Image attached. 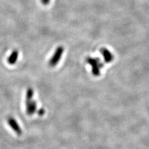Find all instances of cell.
<instances>
[{
	"label": "cell",
	"mask_w": 149,
	"mask_h": 149,
	"mask_svg": "<svg viewBox=\"0 0 149 149\" xmlns=\"http://www.w3.org/2000/svg\"><path fill=\"white\" fill-rule=\"evenodd\" d=\"M87 62L92 67V72L95 76H98L100 74V68L102 67V64L101 63L98 58H94L88 57L86 59Z\"/></svg>",
	"instance_id": "6da1fadb"
},
{
	"label": "cell",
	"mask_w": 149,
	"mask_h": 149,
	"mask_svg": "<svg viewBox=\"0 0 149 149\" xmlns=\"http://www.w3.org/2000/svg\"><path fill=\"white\" fill-rule=\"evenodd\" d=\"M63 51H64V49L62 46H60L57 48L52 58H51L50 60H49V66L54 67L57 65V64L58 63V62L60 60V58L62 57Z\"/></svg>",
	"instance_id": "7a4b0ae2"
},
{
	"label": "cell",
	"mask_w": 149,
	"mask_h": 149,
	"mask_svg": "<svg viewBox=\"0 0 149 149\" xmlns=\"http://www.w3.org/2000/svg\"><path fill=\"white\" fill-rule=\"evenodd\" d=\"M26 109L27 113L29 115H32L34 113L37 109L36 102L34 101H26Z\"/></svg>",
	"instance_id": "3957f363"
},
{
	"label": "cell",
	"mask_w": 149,
	"mask_h": 149,
	"mask_svg": "<svg viewBox=\"0 0 149 149\" xmlns=\"http://www.w3.org/2000/svg\"><path fill=\"white\" fill-rule=\"evenodd\" d=\"M19 52L18 51L15 50L9 55V57L8 58V62L9 65H14L16 63L17 60L18 58Z\"/></svg>",
	"instance_id": "277c9868"
},
{
	"label": "cell",
	"mask_w": 149,
	"mask_h": 149,
	"mask_svg": "<svg viewBox=\"0 0 149 149\" xmlns=\"http://www.w3.org/2000/svg\"><path fill=\"white\" fill-rule=\"evenodd\" d=\"M8 123L9 125H10L16 132H17V134L21 133V129H19V125H17V123L16 121V120H15V119L11 118H9Z\"/></svg>",
	"instance_id": "5b68a950"
},
{
	"label": "cell",
	"mask_w": 149,
	"mask_h": 149,
	"mask_svg": "<svg viewBox=\"0 0 149 149\" xmlns=\"http://www.w3.org/2000/svg\"><path fill=\"white\" fill-rule=\"evenodd\" d=\"M101 52L102 54V55H103L105 61L106 62H110L112 59H113V56H112V54L109 51L106 49H102Z\"/></svg>",
	"instance_id": "8992f818"
},
{
	"label": "cell",
	"mask_w": 149,
	"mask_h": 149,
	"mask_svg": "<svg viewBox=\"0 0 149 149\" xmlns=\"http://www.w3.org/2000/svg\"><path fill=\"white\" fill-rule=\"evenodd\" d=\"M33 95H34L33 90H32V88H29V89L27 90V93H26V101L32 100V97H33Z\"/></svg>",
	"instance_id": "52a82bcc"
},
{
	"label": "cell",
	"mask_w": 149,
	"mask_h": 149,
	"mask_svg": "<svg viewBox=\"0 0 149 149\" xmlns=\"http://www.w3.org/2000/svg\"><path fill=\"white\" fill-rule=\"evenodd\" d=\"M50 0H41V2L44 5H47V4L50 3Z\"/></svg>",
	"instance_id": "ba28073f"
},
{
	"label": "cell",
	"mask_w": 149,
	"mask_h": 149,
	"mask_svg": "<svg viewBox=\"0 0 149 149\" xmlns=\"http://www.w3.org/2000/svg\"><path fill=\"white\" fill-rule=\"evenodd\" d=\"M39 113L40 114H41V115H42V114H43L44 113V109H40V110L39 111ZM40 114H39V115H40Z\"/></svg>",
	"instance_id": "9c48e42d"
}]
</instances>
